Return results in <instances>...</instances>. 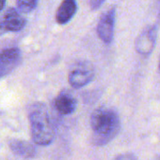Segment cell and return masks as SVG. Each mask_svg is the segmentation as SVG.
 Listing matches in <instances>:
<instances>
[{
	"label": "cell",
	"instance_id": "6da1fadb",
	"mask_svg": "<svg viewBox=\"0 0 160 160\" xmlns=\"http://www.w3.org/2000/svg\"><path fill=\"white\" fill-rule=\"evenodd\" d=\"M90 125L93 132L92 141L97 146H103L112 142L119 133L121 121L118 113L111 108L100 107L91 115Z\"/></svg>",
	"mask_w": 160,
	"mask_h": 160
},
{
	"label": "cell",
	"instance_id": "7a4b0ae2",
	"mask_svg": "<svg viewBox=\"0 0 160 160\" xmlns=\"http://www.w3.org/2000/svg\"><path fill=\"white\" fill-rule=\"evenodd\" d=\"M28 118L33 142L39 146L51 144L54 139V128L46 107L40 103L32 105Z\"/></svg>",
	"mask_w": 160,
	"mask_h": 160
},
{
	"label": "cell",
	"instance_id": "3957f363",
	"mask_svg": "<svg viewBox=\"0 0 160 160\" xmlns=\"http://www.w3.org/2000/svg\"><path fill=\"white\" fill-rule=\"evenodd\" d=\"M157 38H158V27L156 25H149L145 27L136 39L135 42L136 52L142 56L150 55L156 47Z\"/></svg>",
	"mask_w": 160,
	"mask_h": 160
},
{
	"label": "cell",
	"instance_id": "277c9868",
	"mask_svg": "<svg viewBox=\"0 0 160 160\" xmlns=\"http://www.w3.org/2000/svg\"><path fill=\"white\" fill-rule=\"evenodd\" d=\"M95 77L94 68L88 63H81L76 66L68 74V82L75 88H82L90 83Z\"/></svg>",
	"mask_w": 160,
	"mask_h": 160
},
{
	"label": "cell",
	"instance_id": "5b68a950",
	"mask_svg": "<svg viewBox=\"0 0 160 160\" xmlns=\"http://www.w3.org/2000/svg\"><path fill=\"white\" fill-rule=\"evenodd\" d=\"M26 24V20L12 8H8L0 16V35L8 32H18Z\"/></svg>",
	"mask_w": 160,
	"mask_h": 160
},
{
	"label": "cell",
	"instance_id": "8992f818",
	"mask_svg": "<svg viewBox=\"0 0 160 160\" xmlns=\"http://www.w3.org/2000/svg\"><path fill=\"white\" fill-rule=\"evenodd\" d=\"M116 10L114 8L107 10L99 19L97 27V33L98 38L106 44H110L114 37V25H115Z\"/></svg>",
	"mask_w": 160,
	"mask_h": 160
},
{
	"label": "cell",
	"instance_id": "52a82bcc",
	"mask_svg": "<svg viewBox=\"0 0 160 160\" xmlns=\"http://www.w3.org/2000/svg\"><path fill=\"white\" fill-rule=\"evenodd\" d=\"M22 54L18 48H9L0 52V79L9 74L21 62Z\"/></svg>",
	"mask_w": 160,
	"mask_h": 160
},
{
	"label": "cell",
	"instance_id": "ba28073f",
	"mask_svg": "<svg viewBox=\"0 0 160 160\" xmlns=\"http://www.w3.org/2000/svg\"><path fill=\"white\" fill-rule=\"evenodd\" d=\"M54 108L62 115H69L76 111L77 100L68 92L60 93L54 99Z\"/></svg>",
	"mask_w": 160,
	"mask_h": 160
},
{
	"label": "cell",
	"instance_id": "9c48e42d",
	"mask_svg": "<svg viewBox=\"0 0 160 160\" xmlns=\"http://www.w3.org/2000/svg\"><path fill=\"white\" fill-rule=\"evenodd\" d=\"M77 8L78 5L76 0H63L55 14L56 22L59 24L68 23L76 14Z\"/></svg>",
	"mask_w": 160,
	"mask_h": 160
},
{
	"label": "cell",
	"instance_id": "30bf717a",
	"mask_svg": "<svg viewBox=\"0 0 160 160\" xmlns=\"http://www.w3.org/2000/svg\"><path fill=\"white\" fill-rule=\"evenodd\" d=\"M9 147L15 155L23 158H32L37 154L35 146L25 141L13 140L9 142Z\"/></svg>",
	"mask_w": 160,
	"mask_h": 160
},
{
	"label": "cell",
	"instance_id": "8fae6325",
	"mask_svg": "<svg viewBox=\"0 0 160 160\" xmlns=\"http://www.w3.org/2000/svg\"><path fill=\"white\" fill-rule=\"evenodd\" d=\"M38 0H16L18 8L24 13L31 12L37 7Z\"/></svg>",
	"mask_w": 160,
	"mask_h": 160
},
{
	"label": "cell",
	"instance_id": "7c38bea8",
	"mask_svg": "<svg viewBox=\"0 0 160 160\" xmlns=\"http://www.w3.org/2000/svg\"><path fill=\"white\" fill-rule=\"evenodd\" d=\"M114 160H138L137 158L130 153H127V154H122L120 156H118Z\"/></svg>",
	"mask_w": 160,
	"mask_h": 160
},
{
	"label": "cell",
	"instance_id": "4fadbf2b",
	"mask_svg": "<svg viewBox=\"0 0 160 160\" xmlns=\"http://www.w3.org/2000/svg\"><path fill=\"white\" fill-rule=\"evenodd\" d=\"M104 2L105 0H90V7L93 10H96L99 8Z\"/></svg>",
	"mask_w": 160,
	"mask_h": 160
},
{
	"label": "cell",
	"instance_id": "5bb4252c",
	"mask_svg": "<svg viewBox=\"0 0 160 160\" xmlns=\"http://www.w3.org/2000/svg\"><path fill=\"white\" fill-rule=\"evenodd\" d=\"M5 4H6V0H0V11L5 7Z\"/></svg>",
	"mask_w": 160,
	"mask_h": 160
},
{
	"label": "cell",
	"instance_id": "9a60e30c",
	"mask_svg": "<svg viewBox=\"0 0 160 160\" xmlns=\"http://www.w3.org/2000/svg\"><path fill=\"white\" fill-rule=\"evenodd\" d=\"M158 22H160V11H159V14H158Z\"/></svg>",
	"mask_w": 160,
	"mask_h": 160
},
{
	"label": "cell",
	"instance_id": "2e32d148",
	"mask_svg": "<svg viewBox=\"0 0 160 160\" xmlns=\"http://www.w3.org/2000/svg\"><path fill=\"white\" fill-rule=\"evenodd\" d=\"M158 68H159V70H160V58H159V63H158Z\"/></svg>",
	"mask_w": 160,
	"mask_h": 160
},
{
	"label": "cell",
	"instance_id": "e0dca14e",
	"mask_svg": "<svg viewBox=\"0 0 160 160\" xmlns=\"http://www.w3.org/2000/svg\"><path fill=\"white\" fill-rule=\"evenodd\" d=\"M158 160H160V157H159V158H158Z\"/></svg>",
	"mask_w": 160,
	"mask_h": 160
},
{
	"label": "cell",
	"instance_id": "ac0fdd59",
	"mask_svg": "<svg viewBox=\"0 0 160 160\" xmlns=\"http://www.w3.org/2000/svg\"><path fill=\"white\" fill-rule=\"evenodd\" d=\"M158 1H159V2H160V0H158Z\"/></svg>",
	"mask_w": 160,
	"mask_h": 160
}]
</instances>
